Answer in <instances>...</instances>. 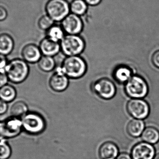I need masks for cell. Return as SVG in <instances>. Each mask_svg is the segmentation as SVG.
Segmentation results:
<instances>
[{"label": "cell", "mask_w": 159, "mask_h": 159, "mask_svg": "<svg viewBox=\"0 0 159 159\" xmlns=\"http://www.w3.org/2000/svg\"><path fill=\"white\" fill-rule=\"evenodd\" d=\"M22 128L27 132L36 134L45 128V122L42 116L34 112L27 113L21 119Z\"/></svg>", "instance_id": "obj_5"}, {"label": "cell", "mask_w": 159, "mask_h": 159, "mask_svg": "<svg viewBox=\"0 0 159 159\" xmlns=\"http://www.w3.org/2000/svg\"><path fill=\"white\" fill-rule=\"evenodd\" d=\"M154 159H159V153L156 155V157H154Z\"/></svg>", "instance_id": "obj_34"}, {"label": "cell", "mask_w": 159, "mask_h": 159, "mask_svg": "<svg viewBox=\"0 0 159 159\" xmlns=\"http://www.w3.org/2000/svg\"><path fill=\"white\" fill-rule=\"evenodd\" d=\"M92 91L102 99H111L116 93L114 83L107 78H101L94 81L91 85Z\"/></svg>", "instance_id": "obj_7"}, {"label": "cell", "mask_w": 159, "mask_h": 159, "mask_svg": "<svg viewBox=\"0 0 159 159\" xmlns=\"http://www.w3.org/2000/svg\"><path fill=\"white\" fill-rule=\"evenodd\" d=\"M14 47V43L12 37L7 34H3L0 37V53L6 56L12 52Z\"/></svg>", "instance_id": "obj_16"}, {"label": "cell", "mask_w": 159, "mask_h": 159, "mask_svg": "<svg viewBox=\"0 0 159 159\" xmlns=\"http://www.w3.org/2000/svg\"><path fill=\"white\" fill-rule=\"evenodd\" d=\"M126 93L134 99L144 97L148 92V87L145 80L138 76H133L127 82L125 86Z\"/></svg>", "instance_id": "obj_6"}, {"label": "cell", "mask_w": 159, "mask_h": 159, "mask_svg": "<svg viewBox=\"0 0 159 159\" xmlns=\"http://www.w3.org/2000/svg\"><path fill=\"white\" fill-rule=\"evenodd\" d=\"M7 16V12L4 7L1 6L0 7V20H5Z\"/></svg>", "instance_id": "obj_30"}, {"label": "cell", "mask_w": 159, "mask_h": 159, "mask_svg": "<svg viewBox=\"0 0 159 159\" xmlns=\"http://www.w3.org/2000/svg\"><path fill=\"white\" fill-rule=\"evenodd\" d=\"M87 4L84 0H74L70 6V9L72 14L81 16L87 11Z\"/></svg>", "instance_id": "obj_23"}, {"label": "cell", "mask_w": 159, "mask_h": 159, "mask_svg": "<svg viewBox=\"0 0 159 159\" xmlns=\"http://www.w3.org/2000/svg\"><path fill=\"white\" fill-rule=\"evenodd\" d=\"M86 3L91 6H96L101 3L102 0H84Z\"/></svg>", "instance_id": "obj_32"}, {"label": "cell", "mask_w": 159, "mask_h": 159, "mask_svg": "<svg viewBox=\"0 0 159 159\" xmlns=\"http://www.w3.org/2000/svg\"><path fill=\"white\" fill-rule=\"evenodd\" d=\"M152 61L154 65L159 68V50L156 51L153 54Z\"/></svg>", "instance_id": "obj_28"}, {"label": "cell", "mask_w": 159, "mask_h": 159, "mask_svg": "<svg viewBox=\"0 0 159 159\" xmlns=\"http://www.w3.org/2000/svg\"><path fill=\"white\" fill-rule=\"evenodd\" d=\"M129 114L137 119H143L148 116L149 107L146 101L140 99L131 100L127 104Z\"/></svg>", "instance_id": "obj_8"}, {"label": "cell", "mask_w": 159, "mask_h": 159, "mask_svg": "<svg viewBox=\"0 0 159 159\" xmlns=\"http://www.w3.org/2000/svg\"><path fill=\"white\" fill-rule=\"evenodd\" d=\"M42 54L39 47L33 44L25 46L21 51L23 60L31 63L38 62L42 57Z\"/></svg>", "instance_id": "obj_13"}, {"label": "cell", "mask_w": 159, "mask_h": 159, "mask_svg": "<svg viewBox=\"0 0 159 159\" xmlns=\"http://www.w3.org/2000/svg\"><path fill=\"white\" fill-rule=\"evenodd\" d=\"M116 159H133V158L127 153H121L118 156Z\"/></svg>", "instance_id": "obj_33"}, {"label": "cell", "mask_w": 159, "mask_h": 159, "mask_svg": "<svg viewBox=\"0 0 159 159\" xmlns=\"http://www.w3.org/2000/svg\"><path fill=\"white\" fill-rule=\"evenodd\" d=\"M7 63L8 62L7 61L5 56L1 55V64H0L1 69H4L7 65Z\"/></svg>", "instance_id": "obj_31"}, {"label": "cell", "mask_w": 159, "mask_h": 159, "mask_svg": "<svg viewBox=\"0 0 159 159\" xmlns=\"http://www.w3.org/2000/svg\"><path fill=\"white\" fill-rule=\"evenodd\" d=\"M40 70L46 72L51 71L56 67V62L53 57L44 56L38 62Z\"/></svg>", "instance_id": "obj_22"}, {"label": "cell", "mask_w": 159, "mask_h": 159, "mask_svg": "<svg viewBox=\"0 0 159 159\" xmlns=\"http://www.w3.org/2000/svg\"><path fill=\"white\" fill-rule=\"evenodd\" d=\"M4 70L8 80L16 84L24 81L29 74V67L27 62L21 59H15L10 61Z\"/></svg>", "instance_id": "obj_2"}, {"label": "cell", "mask_w": 159, "mask_h": 159, "mask_svg": "<svg viewBox=\"0 0 159 159\" xmlns=\"http://www.w3.org/2000/svg\"><path fill=\"white\" fill-rule=\"evenodd\" d=\"M62 26L63 30L68 34L77 35L82 31L83 24L78 16L71 14L63 20Z\"/></svg>", "instance_id": "obj_10"}, {"label": "cell", "mask_w": 159, "mask_h": 159, "mask_svg": "<svg viewBox=\"0 0 159 159\" xmlns=\"http://www.w3.org/2000/svg\"><path fill=\"white\" fill-rule=\"evenodd\" d=\"M1 76H0V87H2L7 84V81L9 80L8 77L4 69H1Z\"/></svg>", "instance_id": "obj_27"}, {"label": "cell", "mask_w": 159, "mask_h": 159, "mask_svg": "<svg viewBox=\"0 0 159 159\" xmlns=\"http://www.w3.org/2000/svg\"><path fill=\"white\" fill-rule=\"evenodd\" d=\"M132 72L129 67L121 66L117 68L114 71V77L119 83L128 82L131 78Z\"/></svg>", "instance_id": "obj_17"}, {"label": "cell", "mask_w": 159, "mask_h": 159, "mask_svg": "<svg viewBox=\"0 0 159 159\" xmlns=\"http://www.w3.org/2000/svg\"><path fill=\"white\" fill-rule=\"evenodd\" d=\"M60 44L61 50L67 57L79 56L83 52L86 46L82 37L72 34L64 36Z\"/></svg>", "instance_id": "obj_3"}, {"label": "cell", "mask_w": 159, "mask_h": 159, "mask_svg": "<svg viewBox=\"0 0 159 159\" xmlns=\"http://www.w3.org/2000/svg\"><path fill=\"white\" fill-rule=\"evenodd\" d=\"M117 146L112 142H106L101 146L99 155L101 159H116L118 155Z\"/></svg>", "instance_id": "obj_15"}, {"label": "cell", "mask_w": 159, "mask_h": 159, "mask_svg": "<svg viewBox=\"0 0 159 159\" xmlns=\"http://www.w3.org/2000/svg\"><path fill=\"white\" fill-rule=\"evenodd\" d=\"M16 91L13 86L7 84L1 87L0 97L2 101L7 103L10 102L16 98Z\"/></svg>", "instance_id": "obj_20"}, {"label": "cell", "mask_w": 159, "mask_h": 159, "mask_svg": "<svg viewBox=\"0 0 159 159\" xmlns=\"http://www.w3.org/2000/svg\"><path fill=\"white\" fill-rule=\"evenodd\" d=\"M47 38L57 43L61 41L63 37V30L62 28L58 26H53L48 30Z\"/></svg>", "instance_id": "obj_24"}, {"label": "cell", "mask_w": 159, "mask_h": 159, "mask_svg": "<svg viewBox=\"0 0 159 159\" xmlns=\"http://www.w3.org/2000/svg\"><path fill=\"white\" fill-rule=\"evenodd\" d=\"M41 53L44 56L53 57L61 50L60 44L48 38L43 39L39 45Z\"/></svg>", "instance_id": "obj_14"}, {"label": "cell", "mask_w": 159, "mask_h": 159, "mask_svg": "<svg viewBox=\"0 0 159 159\" xmlns=\"http://www.w3.org/2000/svg\"><path fill=\"white\" fill-rule=\"evenodd\" d=\"M142 138L146 143L150 144L156 143L159 141V131L154 127H147L144 130Z\"/></svg>", "instance_id": "obj_19"}, {"label": "cell", "mask_w": 159, "mask_h": 159, "mask_svg": "<svg viewBox=\"0 0 159 159\" xmlns=\"http://www.w3.org/2000/svg\"><path fill=\"white\" fill-rule=\"evenodd\" d=\"M22 128L21 120L12 117L2 121L0 124V132L2 137H13L19 134Z\"/></svg>", "instance_id": "obj_9"}, {"label": "cell", "mask_w": 159, "mask_h": 159, "mask_svg": "<svg viewBox=\"0 0 159 159\" xmlns=\"http://www.w3.org/2000/svg\"><path fill=\"white\" fill-rule=\"evenodd\" d=\"M28 111L27 105L22 101H18L13 104L10 109V114L13 117L22 118Z\"/></svg>", "instance_id": "obj_21"}, {"label": "cell", "mask_w": 159, "mask_h": 159, "mask_svg": "<svg viewBox=\"0 0 159 159\" xmlns=\"http://www.w3.org/2000/svg\"><path fill=\"white\" fill-rule=\"evenodd\" d=\"M54 20L48 16H44L41 17L38 21V26L43 30H49L53 26Z\"/></svg>", "instance_id": "obj_25"}, {"label": "cell", "mask_w": 159, "mask_h": 159, "mask_svg": "<svg viewBox=\"0 0 159 159\" xmlns=\"http://www.w3.org/2000/svg\"><path fill=\"white\" fill-rule=\"evenodd\" d=\"M60 68L68 78L79 79L87 72V64L85 60L79 56L67 57Z\"/></svg>", "instance_id": "obj_1"}, {"label": "cell", "mask_w": 159, "mask_h": 159, "mask_svg": "<svg viewBox=\"0 0 159 159\" xmlns=\"http://www.w3.org/2000/svg\"><path fill=\"white\" fill-rule=\"evenodd\" d=\"M0 105H1L0 114L2 115L6 112L7 108H8V106H7V102H4L2 100H1V102H0Z\"/></svg>", "instance_id": "obj_29"}, {"label": "cell", "mask_w": 159, "mask_h": 159, "mask_svg": "<svg viewBox=\"0 0 159 159\" xmlns=\"http://www.w3.org/2000/svg\"><path fill=\"white\" fill-rule=\"evenodd\" d=\"M45 8L49 16L53 20L60 21L68 16L70 7L66 0H49Z\"/></svg>", "instance_id": "obj_4"}, {"label": "cell", "mask_w": 159, "mask_h": 159, "mask_svg": "<svg viewBox=\"0 0 159 159\" xmlns=\"http://www.w3.org/2000/svg\"><path fill=\"white\" fill-rule=\"evenodd\" d=\"M155 149L153 146L147 143H141L134 146L132 150L133 159H153Z\"/></svg>", "instance_id": "obj_12"}, {"label": "cell", "mask_w": 159, "mask_h": 159, "mask_svg": "<svg viewBox=\"0 0 159 159\" xmlns=\"http://www.w3.org/2000/svg\"><path fill=\"white\" fill-rule=\"evenodd\" d=\"M144 129V123L140 119L131 120L127 126L128 133L133 137H138L143 134Z\"/></svg>", "instance_id": "obj_18"}, {"label": "cell", "mask_w": 159, "mask_h": 159, "mask_svg": "<svg viewBox=\"0 0 159 159\" xmlns=\"http://www.w3.org/2000/svg\"><path fill=\"white\" fill-rule=\"evenodd\" d=\"M11 154L10 147L6 143L4 139L1 138V159H7L9 157Z\"/></svg>", "instance_id": "obj_26"}, {"label": "cell", "mask_w": 159, "mask_h": 159, "mask_svg": "<svg viewBox=\"0 0 159 159\" xmlns=\"http://www.w3.org/2000/svg\"><path fill=\"white\" fill-rule=\"evenodd\" d=\"M69 78L63 72L60 67L51 76L49 85L54 91L61 92L65 90L69 86Z\"/></svg>", "instance_id": "obj_11"}]
</instances>
